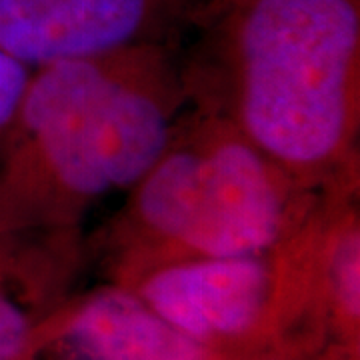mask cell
I'll return each instance as SVG.
<instances>
[{
    "label": "cell",
    "instance_id": "obj_2",
    "mask_svg": "<svg viewBox=\"0 0 360 360\" xmlns=\"http://www.w3.org/2000/svg\"><path fill=\"white\" fill-rule=\"evenodd\" d=\"M188 108L170 44H141L30 70L0 146V224L80 231L129 191Z\"/></svg>",
    "mask_w": 360,
    "mask_h": 360
},
{
    "label": "cell",
    "instance_id": "obj_6",
    "mask_svg": "<svg viewBox=\"0 0 360 360\" xmlns=\"http://www.w3.org/2000/svg\"><path fill=\"white\" fill-rule=\"evenodd\" d=\"M60 360H205L206 347L158 316L139 295L89 298L56 335Z\"/></svg>",
    "mask_w": 360,
    "mask_h": 360
},
{
    "label": "cell",
    "instance_id": "obj_1",
    "mask_svg": "<svg viewBox=\"0 0 360 360\" xmlns=\"http://www.w3.org/2000/svg\"><path fill=\"white\" fill-rule=\"evenodd\" d=\"M182 75L300 188L359 182L360 0H222Z\"/></svg>",
    "mask_w": 360,
    "mask_h": 360
},
{
    "label": "cell",
    "instance_id": "obj_4",
    "mask_svg": "<svg viewBox=\"0 0 360 360\" xmlns=\"http://www.w3.org/2000/svg\"><path fill=\"white\" fill-rule=\"evenodd\" d=\"M191 0H0V51L39 66L168 44Z\"/></svg>",
    "mask_w": 360,
    "mask_h": 360
},
{
    "label": "cell",
    "instance_id": "obj_5",
    "mask_svg": "<svg viewBox=\"0 0 360 360\" xmlns=\"http://www.w3.org/2000/svg\"><path fill=\"white\" fill-rule=\"evenodd\" d=\"M278 286L272 250L174 260L142 272L136 295L182 335L205 347L257 328Z\"/></svg>",
    "mask_w": 360,
    "mask_h": 360
},
{
    "label": "cell",
    "instance_id": "obj_7",
    "mask_svg": "<svg viewBox=\"0 0 360 360\" xmlns=\"http://www.w3.org/2000/svg\"><path fill=\"white\" fill-rule=\"evenodd\" d=\"M46 231L0 224V360H18L30 347L32 322L13 295L8 274Z\"/></svg>",
    "mask_w": 360,
    "mask_h": 360
},
{
    "label": "cell",
    "instance_id": "obj_3",
    "mask_svg": "<svg viewBox=\"0 0 360 360\" xmlns=\"http://www.w3.org/2000/svg\"><path fill=\"white\" fill-rule=\"evenodd\" d=\"M319 194L295 184L231 120L188 104L103 232L144 272L186 258L264 255Z\"/></svg>",
    "mask_w": 360,
    "mask_h": 360
},
{
    "label": "cell",
    "instance_id": "obj_8",
    "mask_svg": "<svg viewBox=\"0 0 360 360\" xmlns=\"http://www.w3.org/2000/svg\"><path fill=\"white\" fill-rule=\"evenodd\" d=\"M28 77L30 68H26L18 60H14L13 56L0 51V146L11 129Z\"/></svg>",
    "mask_w": 360,
    "mask_h": 360
}]
</instances>
